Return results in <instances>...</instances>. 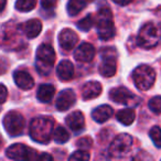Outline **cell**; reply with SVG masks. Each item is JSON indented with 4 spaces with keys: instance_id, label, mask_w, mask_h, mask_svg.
<instances>
[{
    "instance_id": "cell-31",
    "label": "cell",
    "mask_w": 161,
    "mask_h": 161,
    "mask_svg": "<svg viewBox=\"0 0 161 161\" xmlns=\"http://www.w3.org/2000/svg\"><path fill=\"white\" fill-rule=\"evenodd\" d=\"M58 0H41V5L44 9H52L56 6Z\"/></svg>"
},
{
    "instance_id": "cell-13",
    "label": "cell",
    "mask_w": 161,
    "mask_h": 161,
    "mask_svg": "<svg viewBox=\"0 0 161 161\" xmlns=\"http://www.w3.org/2000/svg\"><path fill=\"white\" fill-rule=\"evenodd\" d=\"M58 42L60 45L66 51L72 50L78 42V36L75 31L71 29H64L58 34Z\"/></svg>"
},
{
    "instance_id": "cell-10",
    "label": "cell",
    "mask_w": 161,
    "mask_h": 161,
    "mask_svg": "<svg viewBox=\"0 0 161 161\" xmlns=\"http://www.w3.org/2000/svg\"><path fill=\"white\" fill-rule=\"evenodd\" d=\"M8 158L12 160H36L39 159V156L36 150L22 145V143H14L6 150Z\"/></svg>"
},
{
    "instance_id": "cell-11",
    "label": "cell",
    "mask_w": 161,
    "mask_h": 161,
    "mask_svg": "<svg viewBox=\"0 0 161 161\" xmlns=\"http://www.w3.org/2000/svg\"><path fill=\"white\" fill-rule=\"evenodd\" d=\"M75 102H76V95L74 93V91L66 88V90H63L58 94L55 102V105L58 110L64 112V110H67L69 108H71L75 104Z\"/></svg>"
},
{
    "instance_id": "cell-32",
    "label": "cell",
    "mask_w": 161,
    "mask_h": 161,
    "mask_svg": "<svg viewBox=\"0 0 161 161\" xmlns=\"http://www.w3.org/2000/svg\"><path fill=\"white\" fill-rule=\"evenodd\" d=\"M113 1L118 6H127L131 3L132 0H113Z\"/></svg>"
},
{
    "instance_id": "cell-8",
    "label": "cell",
    "mask_w": 161,
    "mask_h": 161,
    "mask_svg": "<svg viewBox=\"0 0 161 161\" xmlns=\"http://www.w3.org/2000/svg\"><path fill=\"white\" fill-rule=\"evenodd\" d=\"M102 63L99 64V73L105 77H112L115 75L117 69L116 50L113 47H106L101 51Z\"/></svg>"
},
{
    "instance_id": "cell-30",
    "label": "cell",
    "mask_w": 161,
    "mask_h": 161,
    "mask_svg": "<svg viewBox=\"0 0 161 161\" xmlns=\"http://www.w3.org/2000/svg\"><path fill=\"white\" fill-rule=\"evenodd\" d=\"M8 97V90L3 84H0V104H3L7 101Z\"/></svg>"
},
{
    "instance_id": "cell-7",
    "label": "cell",
    "mask_w": 161,
    "mask_h": 161,
    "mask_svg": "<svg viewBox=\"0 0 161 161\" xmlns=\"http://www.w3.org/2000/svg\"><path fill=\"white\" fill-rule=\"evenodd\" d=\"M3 126L8 134L11 137L20 136L23 132L25 127V117L16 110L9 112L5 117H3Z\"/></svg>"
},
{
    "instance_id": "cell-26",
    "label": "cell",
    "mask_w": 161,
    "mask_h": 161,
    "mask_svg": "<svg viewBox=\"0 0 161 161\" xmlns=\"http://www.w3.org/2000/svg\"><path fill=\"white\" fill-rule=\"evenodd\" d=\"M149 136L151 138L152 142L154 143L157 148H161V128L158 126H153L150 129Z\"/></svg>"
},
{
    "instance_id": "cell-15",
    "label": "cell",
    "mask_w": 161,
    "mask_h": 161,
    "mask_svg": "<svg viewBox=\"0 0 161 161\" xmlns=\"http://www.w3.org/2000/svg\"><path fill=\"white\" fill-rule=\"evenodd\" d=\"M65 123L73 131H80L84 128V125H85L84 115L80 110L73 112L65 118Z\"/></svg>"
},
{
    "instance_id": "cell-29",
    "label": "cell",
    "mask_w": 161,
    "mask_h": 161,
    "mask_svg": "<svg viewBox=\"0 0 161 161\" xmlns=\"http://www.w3.org/2000/svg\"><path fill=\"white\" fill-rule=\"evenodd\" d=\"M76 145H77L78 147L86 149V148L92 147V146H93V140H92V138H90V137H83V138H80V140H77Z\"/></svg>"
},
{
    "instance_id": "cell-3",
    "label": "cell",
    "mask_w": 161,
    "mask_h": 161,
    "mask_svg": "<svg viewBox=\"0 0 161 161\" xmlns=\"http://www.w3.org/2000/svg\"><path fill=\"white\" fill-rule=\"evenodd\" d=\"M55 52L50 44H41L36 50V67L41 75H49L53 69Z\"/></svg>"
},
{
    "instance_id": "cell-5",
    "label": "cell",
    "mask_w": 161,
    "mask_h": 161,
    "mask_svg": "<svg viewBox=\"0 0 161 161\" xmlns=\"http://www.w3.org/2000/svg\"><path fill=\"white\" fill-rule=\"evenodd\" d=\"M135 85L140 91H148L152 87L156 80V72L149 65H139L132 72Z\"/></svg>"
},
{
    "instance_id": "cell-17",
    "label": "cell",
    "mask_w": 161,
    "mask_h": 161,
    "mask_svg": "<svg viewBox=\"0 0 161 161\" xmlns=\"http://www.w3.org/2000/svg\"><path fill=\"white\" fill-rule=\"evenodd\" d=\"M113 114H114V110H113V108L110 106L101 105L92 112V117L95 121H97L99 124H103L106 120H108L113 116Z\"/></svg>"
},
{
    "instance_id": "cell-23",
    "label": "cell",
    "mask_w": 161,
    "mask_h": 161,
    "mask_svg": "<svg viewBox=\"0 0 161 161\" xmlns=\"http://www.w3.org/2000/svg\"><path fill=\"white\" fill-rule=\"evenodd\" d=\"M53 139L58 143H65L69 139V135L64 127L60 126L53 131Z\"/></svg>"
},
{
    "instance_id": "cell-25",
    "label": "cell",
    "mask_w": 161,
    "mask_h": 161,
    "mask_svg": "<svg viewBox=\"0 0 161 161\" xmlns=\"http://www.w3.org/2000/svg\"><path fill=\"white\" fill-rule=\"evenodd\" d=\"M93 25H94V17H93V14H87L77 23V28L82 30V31H88Z\"/></svg>"
},
{
    "instance_id": "cell-20",
    "label": "cell",
    "mask_w": 161,
    "mask_h": 161,
    "mask_svg": "<svg viewBox=\"0 0 161 161\" xmlns=\"http://www.w3.org/2000/svg\"><path fill=\"white\" fill-rule=\"evenodd\" d=\"M54 93H55L54 86H52L51 84H43L39 87L36 92V97L42 103H49L53 98Z\"/></svg>"
},
{
    "instance_id": "cell-24",
    "label": "cell",
    "mask_w": 161,
    "mask_h": 161,
    "mask_svg": "<svg viewBox=\"0 0 161 161\" xmlns=\"http://www.w3.org/2000/svg\"><path fill=\"white\" fill-rule=\"evenodd\" d=\"M36 5V0H17L16 9L22 12H28L34 9Z\"/></svg>"
},
{
    "instance_id": "cell-21",
    "label": "cell",
    "mask_w": 161,
    "mask_h": 161,
    "mask_svg": "<svg viewBox=\"0 0 161 161\" xmlns=\"http://www.w3.org/2000/svg\"><path fill=\"white\" fill-rule=\"evenodd\" d=\"M117 120L120 124L125 126H129L134 123L135 118H136V114H135V110L131 107L125 108V109H121L117 113L116 115Z\"/></svg>"
},
{
    "instance_id": "cell-34",
    "label": "cell",
    "mask_w": 161,
    "mask_h": 161,
    "mask_svg": "<svg viewBox=\"0 0 161 161\" xmlns=\"http://www.w3.org/2000/svg\"><path fill=\"white\" fill-rule=\"evenodd\" d=\"M6 3H7V0H0V12L5 9Z\"/></svg>"
},
{
    "instance_id": "cell-35",
    "label": "cell",
    "mask_w": 161,
    "mask_h": 161,
    "mask_svg": "<svg viewBox=\"0 0 161 161\" xmlns=\"http://www.w3.org/2000/svg\"><path fill=\"white\" fill-rule=\"evenodd\" d=\"M1 146H3V138L0 136V148H1Z\"/></svg>"
},
{
    "instance_id": "cell-22",
    "label": "cell",
    "mask_w": 161,
    "mask_h": 161,
    "mask_svg": "<svg viewBox=\"0 0 161 161\" xmlns=\"http://www.w3.org/2000/svg\"><path fill=\"white\" fill-rule=\"evenodd\" d=\"M85 7H86L85 0H69L66 9H67V12H69V16L74 17V16H76V14H80Z\"/></svg>"
},
{
    "instance_id": "cell-6",
    "label": "cell",
    "mask_w": 161,
    "mask_h": 161,
    "mask_svg": "<svg viewBox=\"0 0 161 161\" xmlns=\"http://www.w3.org/2000/svg\"><path fill=\"white\" fill-rule=\"evenodd\" d=\"M132 147V137L128 134H120L115 137L113 142L110 143L108 154L110 158L120 159L129 153Z\"/></svg>"
},
{
    "instance_id": "cell-33",
    "label": "cell",
    "mask_w": 161,
    "mask_h": 161,
    "mask_svg": "<svg viewBox=\"0 0 161 161\" xmlns=\"http://www.w3.org/2000/svg\"><path fill=\"white\" fill-rule=\"evenodd\" d=\"M52 156L51 154H49V153H43V154H41V156H39V160H47V161H51L52 160Z\"/></svg>"
},
{
    "instance_id": "cell-9",
    "label": "cell",
    "mask_w": 161,
    "mask_h": 161,
    "mask_svg": "<svg viewBox=\"0 0 161 161\" xmlns=\"http://www.w3.org/2000/svg\"><path fill=\"white\" fill-rule=\"evenodd\" d=\"M109 98L115 103L123 104V105H126L131 108L139 105V103H140V98L138 96L132 94L129 90L123 87V86L113 88L109 92Z\"/></svg>"
},
{
    "instance_id": "cell-16",
    "label": "cell",
    "mask_w": 161,
    "mask_h": 161,
    "mask_svg": "<svg viewBox=\"0 0 161 161\" xmlns=\"http://www.w3.org/2000/svg\"><path fill=\"white\" fill-rule=\"evenodd\" d=\"M102 93V85L99 82L96 80H91L87 82L82 88V96L84 99H92L99 96Z\"/></svg>"
},
{
    "instance_id": "cell-27",
    "label": "cell",
    "mask_w": 161,
    "mask_h": 161,
    "mask_svg": "<svg viewBox=\"0 0 161 161\" xmlns=\"http://www.w3.org/2000/svg\"><path fill=\"white\" fill-rule=\"evenodd\" d=\"M148 106L154 114H161V96H154L148 103Z\"/></svg>"
},
{
    "instance_id": "cell-4",
    "label": "cell",
    "mask_w": 161,
    "mask_h": 161,
    "mask_svg": "<svg viewBox=\"0 0 161 161\" xmlns=\"http://www.w3.org/2000/svg\"><path fill=\"white\" fill-rule=\"evenodd\" d=\"M97 34L101 40H109L115 36V25L109 8H102L96 17Z\"/></svg>"
},
{
    "instance_id": "cell-28",
    "label": "cell",
    "mask_w": 161,
    "mask_h": 161,
    "mask_svg": "<svg viewBox=\"0 0 161 161\" xmlns=\"http://www.w3.org/2000/svg\"><path fill=\"white\" fill-rule=\"evenodd\" d=\"M90 159V153L85 150H77L73 154L69 156V160H80V161H86Z\"/></svg>"
},
{
    "instance_id": "cell-14",
    "label": "cell",
    "mask_w": 161,
    "mask_h": 161,
    "mask_svg": "<svg viewBox=\"0 0 161 161\" xmlns=\"http://www.w3.org/2000/svg\"><path fill=\"white\" fill-rule=\"evenodd\" d=\"M14 80L17 86L22 90H31L34 86L33 77L27 71H16L14 73Z\"/></svg>"
},
{
    "instance_id": "cell-1",
    "label": "cell",
    "mask_w": 161,
    "mask_h": 161,
    "mask_svg": "<svg viewBox=\"0 0 161 161\" xmlns=\"http://www.w3.org/2000/svg\"><path fill=\"white\" fill-rule=\"evenodd\" d=\"M53 126L54 121L49 117H36L30 124V136L39 143L49 142L53 136Z\"/></svg>"
},
{
    "instance_id": "cell-18",
    "label": "cell",
    "mask_w": 161,
    "mask_h": 161,
    "mask_svg": "<svg viewBox=\"0 0 161 161\" xmlns=\"http://www.w3.org/2000/svg\"><path fill=\"white\" fill-rule=\"evenodd\" d=\"M22 27L25 36L28 39H34L40 34L41 30H42V23L38 19H31V20L27 21Z\"/></svg>"
},
{
    "instance_id": "cell-12",
    "label": "cell",
    "mask_w": 161,
    "mask_h": 161,
    "mask_svg": "<svg viewBox=\"0 0 161 161\" xmlns=\"http://www.w3.org/2000/svg\"><path fill=\"white\" fill-rule=\"evenodd\" d=\"M95 56V49L91 43H80L74 51V58L80 62H91Z\"/></svg>"
},
{
    "instance_id": "cell-19",
    "label": "cell",
    "mask_w": 161,
    "mask_h": 161,
    "mask_svg": "<svg viewBox=\"0 0 161 161\" xmlns=\"http://www.w3.org/2000/svg\"><path fill=\"white\" fill-rule=\"evenodd\" d=\"M56 74L60 80H69L74 75V65L67 60L62 61L56 67Z\"/></svg>"
},
{
    "instance_id": "cell-2",
    "label": "cell",
    "mask_w": 161,
    "mask_h": 161,
    "mask_svg": "<svg viewBox=\"0 0 161 161\" xmlns=\"http://www.w3.org/2000/svg\"><path fill=\"white\" fill-rule=\"evenodd\" d=\"M161 42V29L152 22H148L141 27L137 36V43L143 49H152Z\"/></svg>"
}]
</instances>
